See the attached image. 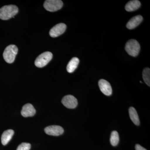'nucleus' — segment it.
I'll return each mask as SVG.
<instances>
[{
  "label": "nucleus",
  "mask_w": 150,
  "mask_h": 150,
  "mask_svg": "<svg viewBox=\"0 0 150 150\" xmlns=\"http://www.w3.org/2000/svg\"><path fill=\"white\" fill-rule=\"evenodd\" d=\"M18 11L16 6L13 5L4 6L0 8V19L3 20L9 19L14 17Z\"/></svg>",
  "instance_id": "nucleus-1"
},
{
  "label": "nucleus",
  "mask_w": 150,
  "mask_h": 150,
  "mask_svg": "<svg viewBox=\"0 0 150 150\" xmlns=\"http://www.w3.org/2000/svg\"><path fill=\"white\" fill-rule=\"evenodd\" d=\"M18 51V49L15 45H10L7 46L3 54V57L5 61L8 64L13 63L17 54Z\"/></svg>",
  "instance_id": "nucleus-2"
},
{
  "label": "nucleus",
  "mask_w": 150,
  "mask_h": 150,
  "mask_svg": "<svg viewBox=\"0 0 150 150\" xmlns=\"http://www.w3.org/2000/svg\"><path fill=\"white\" fill-rule=\"evenodd\" d=\"M125 50L130 56L135 57L138 56L140 50L139 43L137 40L131 39L126 43Z\"/></svg>",
  "instance_id": "nucleus-3"
},
{
  "label": "nucleus",
  "mask_w": 150,
  "mask_h": 150,
  "mask_svg": "<svg viewBox=\"0 0 150 150\" xmlns=\"http://www.w3.org/2000/svg\"><path fill=\"white\" fill-rule=\"evenodd\" d=\"M53 54L50 52H45L39 55L35 60V64L38 68H43L51 61Z\"/></svg>",
  "instance_id": "nucleus-4"
},
{
  "label": "nucleus",
  "mask_w": 150,
  "mask_h": 150,
  "mask_svg": "<svg viewBox=\"0 0 150 150\" xmlns=\"http://www.w3.org/2000/svg\"><path fill=\"white\" fill-rule=\"evenodd\" d=\"M63 3L60 0H47L43 5L44 8L50 12H55L62 8Z\"/></svg>",
  "instance_id": "nucleus-5"
},
{
  "label": "nucleus",
  "mask_w": 150,
  "mask_h": 150,
  "mask_svg": "<svg viewBox=\"0 0 150 150\" xmlns=\"http://www.w3.org/2000/svg\"><path fill=\"white\" fill-rule=\"evenodd\" d=\"M67 25L64 23H60L56 25L50 30L49 34L51 37L56 38L62 35L64 33Z\"/></svg>",
  "instance_id": "nucleus-6"
},
{
  "label": "nucleus",
  "mask_w": 150,
  "mask_h": 150,
  "mask_svg": "<svg viewBox=\"0 0 150 150\" xmlns=\"http://www.w3.org/2000/svg\"><path fill=\"white\" fill-rule=\"evenodd\" d=\"M62 103L69 108H74L78 105V100L74 96L69 95L66 96L62 100Z\"/></svg>",
  "instance_id": "nucleus-7"
},
{
  "label": "nucleus",
  "mask_w": 150,
  "mask_h": 150,
  "mask_svg": "<svg viewBox=\"0 0 150 150\" xmlns=\"http://www.w3.org/2000/svg\"><path fill=\"white\" fill-rule=\"evenodd\" d=\"M44 131L46 134L53 136H60L64 132V129L62 127L56 125L48 126L45 128Z\"/></svg>",
  "instance_id": "nucleus-8"
},
{
  "label": "nucleus",
  "mask_w": 150,
  "mask_h": 150,
  "mask_svg": "<svg viewBox=\"0 0 150 150\" xmlns=\"http://www.w3.org/2000/svg\"><path fill=\"white\" fill-rule=\"evenodd\" d=\"M98 85L100 91L105 95L109 96L112 93V89L110 84L108 81L104 79L100 80Z\"/></svg>",
  "instance_id": "nucleus-9"
},
{
  "label": "nucleus",
  "mask_w": 150,
  "mask_h": 150,
  "mask_svg": "<svg viewBox=\"0 0 150 150\" xmlns=\"http://www.w3.org/2000/svg\"><path fill=\"white\" fill-rule=\"evenodd\" d=\"M36 110L33 105L30 103L25 105L22 108L21 115L24 117H31L35 115Z\"/></svg>",
  "instance_id": "nucleus-10"
},
{
  "label": "nucleus",
  "mask_w": 150,
  "mask_h": 150,
  "mask_svg": "<svg viewBox=\"0 0 150 150\" xmlns=\"http://www.w3.org/2000/svg\"><path fill=\"white\" fill-rule=\"evenodd\" d=\"M143 17L137 15L131 18L126 24V27L129 29H132L137 27L142 22Z\"/></svg>",
  "instance_id": "nucleus-11"
},
{
  "label": "nucleus",
  "mask_w": 150,
  "mask_h": 150,
  "mask_svg": "<svg viewBox=\"0 0 150 150\" xmlns=\"http://www.w3.org/2000/svg\"><path fill=\"white\" fill-rule=\"evenodd\" d=\"M14 132L11 129H9L5 131L3 133L2 135L1 140V143L3 145L5 146L8 143L10 142V141L12 139V137L13 136Z\"/></svg>",
  "instance_id": "nucleus-12"
},
{
  "label": "nucleus",
  "mask_w": 150,
  "mask_h": 150,
  "mask_svg": "<svg viewBox=\"0 0 150 150\" xmlns=\"http://www.w3.org/2000/svg\"><path fill=\"white\" fill-rule=\"evenodd\" d=\"M141 5L139 1L137 0L130 1L125 6V9L127 11H134L139 8Z\"/></svg>",
  "instance_id": "nucleus-13"
},
{
  "label": "nucleus",
  "mask_w": 150,
  "mask_h": 150,
  "mask_svg": "<svg viewBox=\"0 0 150 150\" xmlns=\"http://www.w3.org/2000/svg\"><path fill=\"white\" fill-rule=\"evenodd\" d=\"M79 63V60L76 57H74L71 59L67 66V71L69 73H73L77 68Z\"/></svg>",
  "instance_id": "nucleus-14"
},
{
  "label": "nucleus",
  "mask_w": 150,
  "mask_h": 150,
  "mask_svg": "<svg viewBox=\"0 0 150 150\" xmlns=\"http://www.w3.org/2000/svg\"><path fill=\"white\" fill-rule=\"evenodd\" d=\"M129 113L131 121L135 125L139 126L140 125L139 118L135 108L133 107H130L129 109Z\"/></svg>",
  "instance_id": "nucleus-15"
},
{
  "label": "nucleus",
  "mask_w": 150,
  "mask_h": 150,
  "mask_svg": "<svg viewBox=\"0 0 150 150\" xmlns=\"http://www.w3.org/2000/svg\"><path fill=\"white\" fill-rule=\"evenodd\" d=\"M119 142V135L116 131H112L110 138V142L113 146H117Z\"/></svg>",
  "instance_id": "nucleus-16"
},
{
  "label": "nucleus",
  "mask_w": 150,
  "mask_h": 150,
  "mask_svg": "<svg viewBox=\"0 0 150 150\" xmlns=\"http://www.w3.org/2000/svg\"><path fill=\"white\" fill-rule=\"evenodd\" d=\"M143 78L144 81L150 86V69L149 68H146L144 69L143 72Z\"/></svg>",
  "instance_id": "nucleus-17"
},
{
  "label": "nucleus",
  "mask_w": 150,
  "mask_h": 150,
  "mask_svg": "<svg viewBox=\"0 0 150 150\" xmlns=\"http://www.w3.org/2000/svg\"><path fill=\"white\" fill-rule=\"evenodd\" d=\"M31 145L29 143H23L18 147L17 150H29Z\"/></svg>",
  "instance_id": "nucleus-18"
},
{
  "label": "nucleus",
  "mask_w": 150,
  "mask_h": 150,
  "mask_svg": "<svg viewBox=\"0 0 150 150\" xmlns=\"http://www.w3.org/2000/svg\"><path fill=\"white\" fill-rule=\"evenodd\" d=\"M135 149L136 150H147L144 148L139 144H137L135 146Z\"/></svg>",
  "instance_id": "nucleus-19"
}]
</instances>
